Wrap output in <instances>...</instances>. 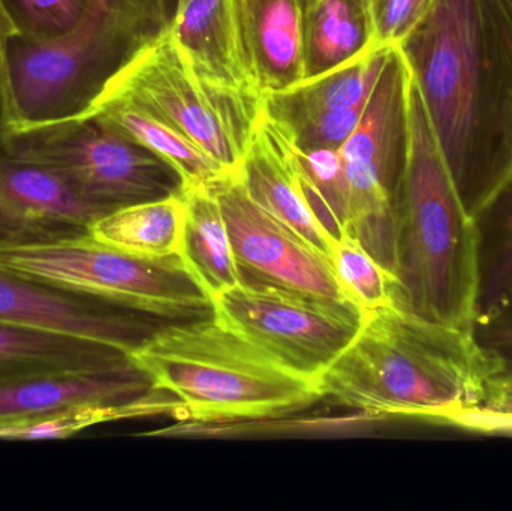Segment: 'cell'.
Segmentation results:
<instances>
[{
	"label": "cell",
	"instance_id": "1",
	"mask_svg": "<svg viewBox=\"0 0 512 511\" xmlns=\"http://www.w3.org/2000/svg\"><path fill=\"white\" fill-rule=\"evenodd\" d=\"M399 48L475 219L512 177L510 0H435Z\"/></svg>",
	"mask_w": 512,
	"mask_h": 511
},
{
	"label": "cell",
	"instance_id": "2",
	"mask_svg": "<svg viewBox=\"0 0 512 511\" xmlns=\"http://www.w3.org/2000/svg\"><path fill=\"white\" fill-rule=\"evenodd\" d=\"M496 366L475 332L394 300L363 315L354 341L316 383L322 399L367 416L451 426L483 402Z\"/></svg>",
	"mask_w": 512,
	"mask_h": 511
},
{
	"label": "cell",
	"instance_id": "3",
	"mask_svg": "<svg viewBox=\"0 0 512 511\" xmlns=\"http://www.w3.org/2000/svg\"><path fill=\"white\" fill-rule=\"evenodd\" d=\"M478 240L417 86L409 90V150L397 201L396 302L415 314L474 332Z\"/></svg>",
	"mask_w": 512,
	"mask_h": 511
},
{
	"label": "cell",
	"instance_id": "4",
	"mask_svg": "<svg viewBox=\"0 0 512 511\" xmlns=\"http://www.w3.org/2000/svg\"><path fill=\"white\" fill-rule=\"evenodd\" d=\"M129 359L152 389L179 404L180 414L200 422L285 416L322 399L316 381L286 368L213 315L161 324Z\"/></svg>",
	"mask_w": 512,
	"mask_h": 511
},
{
	"label": "cell",
	"instance_id": "5",
	"mask_svg": "<svg viewBox=\"0 0 512 511\" xmlns=\"http://www.w3.org/2000/svg\"><path fill=\"white\" fill-rule=\"evenodd\" d=\"M168 0H93L83 23L57 41L12 33L6 50L11 128L84 116L111 80L171 27Z\"/></svg>",
	"mask_w": 512,
	"mask_h": 511
},
{
	"label": "cell",
	"instance_id": "6",
	"mask_svg": "<svg viewBox=\"0 0 512 511\" xmlns=\"http://www.w3.org/2000/svg\"><path fill=\"white\" fill-rule=\"evenodd\" d=\"M102 99L144 108L236 174L254 137L264 96L204 77L168 30L108 83L98 101Z\"/></svg>",
	"mask_w": 512,
	"mask_h": 511
},
{
	"label": "cell",
	"instance_id": "7",
	"mask_svg": "<svg viewBox=\"0 0 512 511\" xmlns=\"http://www.w3.org/2000/svg\"><path fill=\"white\" fill-rule=\"evenodd\" d=\"M0 266L101 297L153 320L212 315V300L179 257L147 258L87 236L0 248Z\"/></svg>",
	"mask_w": 512,
	"mask_h": 511
},
{
	"label": "cell",
	"instance_id": "8",
	"mask_svg": "<svg viewBox=\"0 0 512 511\" xmlns=\"http://www.w3.org/2000/svg\"><path fill=\"white\" fill-rule=\"evenodd\" d=\"M411 78L402 51L391 48L363 117L339 149L348 195V234L394 278L397 201L409 150Z\"/></svg>",
	"mask_w": 512,
	"mask_h": 511
},
{
	"label": "cell",
	"instance_id": "9",
	"mask_svg": "<svg viewBox=\"0 0 512 511\" xmlns=\"http://www.w3.org/2000/svg\"><path fill=\"white\" fill-rule=\"evenodd\" d=\"M9 147L53 171L81 198L113 212L120 207L182 194L179 174L95 114L9 128Z\"/></svg>",
	"mask_w": 512,
	"mask_h": 511
},
{
	"label": "cell",
	"instance_id": "10",
	"mask_svg": "<svg viewBox=\"0 0 512 511\" xmlns=\"http://www.w3.org/2000/svg\"><path fill=\"white\" fill-rule=\"evenodd\" d=\"M212 315L286 368L318 381L354 341L364 314L273 285L240 282L213 297Z\"/></svg>",
	"mask_w": 512,
	"mask_h": 511
},
{
	"label": "cell",
	"instance_id": "11",
	"mask_svg": "<svg viewBox=\"0 0 512 511\" xmlns=\"http://www.w3.org/2000/svg\"><path fill=\"white\" fill-rule=\"evenodd\" d=\"M210 189L227 222L242 282L273 285L336 305L358 308L340 285L333 261L262 209L249 197L236 174L224 177Z\"/></svg>",
	"mask_w": 512,
	"mask_h": 511
},
{
	"label": "cell",
	"instance_id": "12",
	"mask_svg": "<svg viewBox=\"0 0 512 511\" xmlns=\"http://www.w3.org/2000/svg\"><path fill=\"white\" fill-rule=\"evenodd\" d=\"M0 323L89 339L128 354L159 327L153 318L101 297L3 266Z\"/></svg>",
	"mask_w": 512,
	"mask_h": 511
},
{
	"label": "cell",
	"instance_id": "13",
	"mask_svg": "<svg viewBox=\"0 0 512 511\" xmlns=\"http://www.w3.org/2000/svg\"><path fill=\"white\" fill-rule=\"evenodd\" d=\"M390 50L367 51L342 68L265 93L262 110L297 149H340L363 117Z\"/></svg>",
	"mask_w": 512,
	"mask_h": 511
},
{
	"label": "cell",
	"instance_id": "14",
	"mask_svg": "<svg viewBox=\"0 0 512 511\" xmlns=\"http://www.w3.org/2000/svg\"><path fill=\"white\" fill-rule=\"evenodd\" d=\"M0 131V248L44 245L90 234L108 210L72 191L53 171L9 147Z\"/></svg>",
	"mask_w": 512,
	"mask_h": 511
},
{
	"label": "cell",
	"instance_id": "15",
	"mask_svg": "<svg viewBox=\"0 0 512 511\" xmlns=\"http://www.w3.org/2000/svg\"><path fill=\"white\" fill-rule=\"evenodd\" d=\"M155 392L132 360L105 368L24 375L0 381V420L26 419L83 405L138 404Z\"/></svg>",
	"mask_w": 512,
	"mask_h": 511
},
{
	"label": "cell",
	"instance_id": "16",
	"mask_svg": "<svg viewBox=\"0 0 512 511\" xmlns=\"http://www.w3.org/2000/svg\"><path fill=\"white\" fill-rule=\"evenodd\" d=\"M236 176L262 209L333 261V237L322 227L307 201L294 149L264 110Z\"/></svg>",
	"mask_w": 512,
	"mask_h": 511
},
{
	"label": "cell",
	"instance_id": "17",
	"mask_svg": "<svg viewBox=\"0 0 512 511\" xmlns=\"http://www.w3.org/2000/svg\"><path fill=\"white\" fill-rule=\"evenodd\" d=\"M170 32L204 77L264 96L246 47L240 0H177Z\"/></svg>",
	"mask_w": 512,
	"mask_h": 511
},
{
	"label": "cell",
	"instance_id": "18",
	"mask_svg": "<svg viewBox=\"0 0 512 511\" xmlns=\"http://www.w3.org/2000/svg\"><path fill=\"white\" fill-rule=\"evenodd\" d=\"M240 14L259 92L304 81L301 0H240Z\"/></svg>",
	"mask_w": 512,
	"mask_h": 511
},
{
	"label": "cell",
	"instance_id": "19",
	"mask_svg": "<svg viewBox=\"0 0 512 511\" xmlns=\"http://www.w3.org/2000/svg\"><path fill=\"white\" fill-rule=\"evenodd\" d=\"M87 114H95L117 134L140 144L167 162L182 179L183 191L210 188L219 180L233 174L188 138L183 137L179 131L132 102L102 99Z\"/></svg>",
	"mask_w": 512,
	"mask_h": 511
},
{
	"label": "cell",
	"instance_id": "20",
	"mask_svg": "<svg viewBox=\"0 0 512 511\" xmlns=\"http://www.w3.org/2000/svg\"><path fill=\"white\" fill-rule=\"evenodd\" d=\"M304 80L378 50L367 0H301Z\"/></svg>",
	"mask_w": 512,
	"mask_h": 511
},
{
	"label": "cell",
	"instance_id": "21",
	"mask_svg": "<svg viewBox=\"0 0 512 511\" xmlns=\"http://www.w3.org/2000/svg\"><path fill=\"white\" fill-rule=\"evenodd\" d=\"M128 362V353L99 342L0 323V381Z\"/></svg>",
	"mask_w": 512,
	"mask_h": 511
},
{
	"label": "cell",
	"instance_id": "22",
	"mask_svg": "<svg viewBox=\"0 0 512 511\" xmlns=\"http://www.w3.org/2000/svg\"><path fill=\"white\" fill-rule=\"evenodd\" d=\"M183 198L186 218L179 258L212 300L242 282L227 222L212 189H186Z\"/></svg>",
	"mask_w": 512,
	"mask_h": 511
},
{
	"label": "cell",
	"instance_id": "23",
	"mask_svg": "<svg viewBox=\"0 0 512 511\" xmlns=\"http://www.w3.org/2000/svg\"><path fill=\"white\" fill-rule=\"evenodd\" d=\"M185 218L182 192L113 210L90 225V236L138 257H179Z\"/></svg>",
	"mask_w": 512,
	"mask_h": 511
},
{
	"label": "cell",
	"instance_id": "24",
	"mask_svg": "<svg viewBox=\"0 0 512 511\" xmlns=\"http://www.w3.org/2000/svg\"><path fill=\"white\" fill-rule=\"evenodd\" d=\"M475 227L478 321L512 303V177L475 218Z\"/></svg>",
	"mask_w": 512,
	"mask_h": 511
},
{
	"label": "cell",
	"instance_id": "25",
	"mask_svg": "<svg viewBox=\"0 0 512 511\" xmlns=\"http://www.w3.org/2000/svg\"><path fill=\"white\" fill-rule=\"evenodd\" d=\"M156 413L179 414V405L171 396L155 392L138 404L83 405L26 419L0 420V440H65L99 423Z\"/></svg>",
	"mask_w": 512,
	"mask_h": 511
},
{
	"label": "cell",
	"instance_id": "26",
	"mask_svg": "<svg viewBox=\"0 0 512 511\" xmlns=\"http://www.w3.org/2000/svg\"><path fill=\"white\" fill-rule=\"evenodd\" d=\"M333 264L340 285L363 314L396 299V278L351 234H342L334 242Z\"/></svg>",
	"mask_w": 512,
	"mask_h": 511
},
{
	"label": "cell",
	"instance_id": "27",
	"mask_svg": "<svg viewBox=\"0 0 512 511\" xmlns=\"http://www.w3.org/2000/svg\"><path fill=\"white\" fill-rule=\"evenodd\" d=\"M93 0H0L14 35L51 42L74 32L92 8Z\"/></svg>",
	"mask_w": 512,
	"mask_h": 511
},
{
	"label": "cell",
	"instance_id": "28",
	"mask_svg": "<svg viewBox=\"0 0 512 511\" xmlns=\"http://www.w3.org/2000/svg\"><path fill=\"white\" fill-rule=\"evenodd\" d=\"M451 426L478 434L512 435V362H498L486 398Z\"/></svg>",
	"mask_w": 512,
	"mask_h": 511
},
{
	"label": "cell",
	"instance_id": "29",
	"mask_svg": "<svg viewBox=\"0 0 512 511\" xmlns=\"http://www.w3.org/2000/svg\"><path fill=\"white\" fill-rule=\"evenodd\" d=\"M435 0H367L378 50L400 47L421 23Z\"/></svg>",
	"mask_w": 512,
	"mask_h": 511
},
{
	"label": "cell",
	"instance_id": "30",
	"mask_svg": "<svg viewBox=\"0 0 512 511\" xmlns=\"http://www.w3.org/2000/svg\"><path fill=\"white\" fill-rule=\"evenodd\" d=\"M481 347L498 362H512V303L475 323Z\"/></svg>",
	"mask_w": 512,
	"mask_h": 511
},
{
	"label": "cell",
	"instance_id": "31",
	"mask_svg": "<svg viewBox=\"0 0 512 511\" xmlns=\"http://www.w3.org/2000/svg\"><path fill=\"white\" fill-rule=\"evenodd\" d=\"M12 27L6 20L2 8H0V131L12 126L11 99H9L8 62H6V50H8L9 38L12 35Z\"/></svg>",
	"mask_w": 512,
	"mask_h": 511
},
{
	"label": "cell",
	"instance_id": "32",
	"mask_svg": "<svg viewBox=\"0 0 512 511\" xmlns=\"http://www.w3.org/2000/svg\"><path fill=\"white\" fill-rule=\"evenodd\" d=\"M511 6H512V0H510Z\"/></svg>",
	"mask_w": 512,
	"mask_h": 511
}]
</instances>
